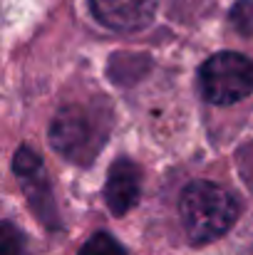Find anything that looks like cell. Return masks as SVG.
Masks as SVG:
<instances>
[{
    "mask_svg": "<svg viewBox=\"0 0 253 255\" xmlns=\"http://www.w3.org/2000/svg\"><path fill=\"white\" fill-rule=\"evenodd\" d=\"M112 129V114L104 99L99 102H70L60 107L50 124L52 149L72 164L89 166L104 149Z\"/></svg>",
    "mask_w": 253,
    "mask_h": 255,
    "instance_id": "1",
    "label": "cell"
},
{
    "mask_svg": "<svg viewBox=\"0 0 253 255\" xmlns=\"http://www.w3.org/2000/svg\"><path fill=\"white\" fill-rule=\"evenodd\" d=\"M239 201L231 191L211 181H194L184 188L179 213L191 243H211L231 231L239 218Z\"/></svg>",
    "mask_w": 253,
    "mask_h": 255,
    "instance_id": "2",
    "label": "cell"
},
{
    "mask_svg": "<svg viewBox=\"0 0 253 255\" xmlns=\"http://www.w3.org/2000/svg\"><path fill=\"white\" fill-rule=\"evenodd\" d=\"M199 82L211 104L241 102L253 92V62L239 52H219L204 62Z\"/></svg>",
    "mask_w": 253,
    "mask_h": 255,
    "instance_id": "3",
    "label": "cell"
},
{
    "mask_svg": "<svg viewBox=\"0 0 253 255\" xmlns=\"http://www.w3.org/2000/svg\"><path fill=\"white\" fill-rule=\"evenodd\" d=\"M12 171L20 178V186L25 191V198L30 201V208L35 211V216L47 226V228H60V213H57V203L47 181V173L42 166V159L27 149L20 146L15 151V161H12Z\"/></svg>",
    "mask_w": 253,
    "mask_h": 255,
    "instance_id": "4",
    "label": "cell"
},
{
    "mask_svg": "<svg viewBox=\"0 0 253 255\" xmlns=\"http://www.w3.org/2000/svg\"><path fill=\"white\" fill-rule=\"evenodd\" d=\"M97 22L117 32H134L152 22L154 0H87Z\"/></svg>",
    "mask_w": 253,
    "mask_h": 255,
    "instance_id": "5",
    "label": "cell"
},
{
    "mask_svg": "<svg viewBox=\"0 0 253 255\" xmlns=\"http://www.w3.org/2000/svg\"><path fill=\"white\" fill-rule=\"evenodd\" d=\"M142 196V173L139 166L122 156L117 159L107 171V183H104V201L114 216L129 213Z\"/></svg>",
    "mask_w": 253,
    "mask_h": 255,
    "instance_id": "6",
    "label": "cell"
},
{
    "mask_svg": "<svg viewBox=\"0 0 253 255\" xmlns=\"http://www.w3.org/2000/svg\"><path fill=\"white\" fill-rule=\"evenodd\" d=\"M0 255H27L25 233L10 221H0Z\"/></svg>",
    "mask_w": 253,
    "mask_h": 255,
    "instance_id": "7",
    "label": "cell"
},
{
    "mask_svg": "<svg viewBox=\"0 0 253 255\" xmlns=\"http://www.w3.org/2000/svg\"><path fill=\"white\" fill-rule=\"evenodd\" d=\"M77 255H127L124 246L119 241H114V236L109 233H94Z\"/></svg>",
    "mask_w": 253,
    "mask_h": 255,
    "instance_id": "8",
    "label": "cell"
},
{
    "mask_svg": "<svg viewBox=\"0 0 253 255\" xmlns=\"http://www.w3.org/2000/svg\"><path fill=\"white\" fill-rule=\"evenodd\" d=\"M231 22L241 35H253V0H239L231 7Z\"/></svg>",
    "mask_w": 253,
    "mask_h": 255,
    "instance_id": "9",
    "label": "cell"
}]
</instances>
